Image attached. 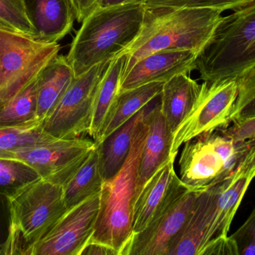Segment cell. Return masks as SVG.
<instances>
[{
  "instance_id": "obj_24",
  "label": "cell",
  "mask_w": 255,
  "mask_h": 255,
  "mask_svg": "<svg viewBox=\"0 0 255 255\" xmlns=\"http://www.w3.org/2000/svg\"><path fill=\"white\" fill-rule=\"evenodd\" d=\"M163 83L164 82H151L131 89L121 91L117 98L113 115L105 130L102 141L160 94Z\"/></svg>"
},
{
  "instance_id": "obj_14",
  "label": "cell",
  "mask_w": 255,
  "mask_h": 255,
  "mask_svg": "<svg viewBox=\"0 0 255 255\" xmlns=\"http://www.w3.org/2000/svg\"><path fill=\"white\" fill-rule=\"evenodd\" d=\"M198 52L193 50H160L145 55L124 73L120 92L151 82H166L180 73L196 69Z\"/></svg>"
},
{
  "instance_id": "obj_6",
  "label": "cell",
  "mask_w": 255,
  "mask_h": 255,
  "mask_svg": "<svg viewBox=\"0 0 255 255\" xmlns=\"http://www.w3.org/2000/svg\"><path fill=\"white\" fill-rule=\"evenodd\" d=\"M254 141L237 140L222 129L202 133L183 145L179 178L189 190H202L233 173Z\"/></svg>"
},
{
  "instance_id": "obj_31",
  "label": "cell",
  "mask_w": 255,
  "mask_h": 255,
  "mask_svg": "<svg viewBox=\"0 0 255 255\" xmlns=\"http://www.w3.org/2000/svg\"><path fill=\"white\" fill-rule=\"evenodd\" d=\"M239 255H255V208L246 223L232 235Z\"/></svg>"
},
{
  "instance_id": "obj_15",
  "label": "cell",
  "mask_w": 255,
  "mask_h": 255,
  "mask_svg": "<svg viewBox=\"0 0 255 255\" xmlns=\"http://www.w3.org/2000/svg\"><path fill=\"white\" fill-rule=\"evenodd\" d=\"M145 121L147 134L139 160L135 199L157 170L176 158L171 156L172 133L160 109V94L150 103Z\"/></svg>"
},
{
  "instance_id": "obj_16",
  "label": "cell",
  "mask_w": 255,
  "mask_h": 255,
  "mask_svg": "<svg viewBox=\"0 0 255 255\" xmlns=\"http://www.w3.org/2000/svg\"><path fill=\"white\" fill-rule=\"evenodd\" d=\"M255 178V140L233 173L220 183L217 215L211 231V241L228 236L232 220Z\"/></svg>"
},
{
  "instance_id": "obj_8",
  "label": "cell",
  "mask_w": 255,
  "mask_h": 255,
  "mask_svg": "<svg viewBox=\"0 0 255 255\" xmlns=\"http://www.w3.org/2000/svg\"><path fill=\"white\" fill-rule=\"evenodd\" d=\"M112 61L97 64L75 77L52 113L43 121V128L46 133L58 139L88 134L97 91Z\"/></svg>"
},
{
  "instance_id": "obj_29",
  "label": "cell",
  "mask_w": 255,
  "mask_h": 255,
  "mask_svg": "<svg viewBox=\"0 0 255 255\" xmlns=\"http://www.w3.org/2000/svg\"><path fill=\"white\" fill-rule=\"evenodd\" d=\"M0 28L35 37L24 0H0Z\"/></svg>"
},
{
  "instance_id": "obj_22",
  "label": "cell",
  "mask_w": 255,
  "mask_h": 255,
  "mask_svg": "<svg viewBox=\"0 0 255 255\" xmlns=\"http://www.w3.org/2000/svg\"><path fill=\"white\" fill-rule=\"evenodd\" d=\"M150 103L97 144L100 171L104 181L113 178L124 166L130 152L136 127L145 116Z\"/></svg>"
},
{
  "instance_id": "obj_25",
  "label": "cell",
  "mask_w": 255,
  "mask_h": 255,
  "mask_svg": "<svg viewBox=\"0 0 255 255\" xmlns=\"http://www.w3.org/2000/svg\"><path fill=\"white\" fill-rule=\"evenodd\" d=\"M37 78L0 106V127L20 125L38 120L37 118Z\"/></svg>"
},
{
  "instance_id": "obj_13",
  "label": "cell",
  "mask_w": 255,
  "mask_h": 255,
  "mask_svg": "<svg viewBox=\"0 0 255 255\" xmlns=\"http://www.w3.org/2000/svg\"><path fill=\"white\" fill-rule=\"evenodd\" d=\"M175 159H171L157 170L135 199L132 211L133 235L145 230L187 190L175 172Z\"/></svg>"
},
{
  "instance_id": "obj_5",
  "label": "cell",
  "mask_w": 255,
  "mask_h": 255,
  "mask_svg": "<svg viewBox=\"0 0 255 255\" xmlns=\"http://www.w3.org/2000/svg\"><path fill=\"white\" fill-rule=\"evenodd\" d=\"M10 200V228L4 255H33L40 240L67 211L63 187L40 178Z\"/></svg>"
},
{
  "instance_id": "obj_9",
  "label": "cell",
  "mask_w": 255,
  "mask_h": 255,
  "mask_svg": "<svg viewBox=\"0 0 255 255\" xmlns=\"http://www.w3.org/2000/svg\"><path fill=\"white\" fill-rule=\"evenodd\" d=\"M238 93L237 79L204 82L191 112L172 133L171 156L176 157L180 148L196 136L229 127Z\"/></svg>"
},
{
  "instance_id": "obj_30",
  "label": "cell",
  "mask_w": 255,
  "mask_h": 255,
  "mask_svg": "<svg viewBox=\"0 0 255 255\" xmlns=\"http://www.w3.org/2000/svg\"><path fill=\"white\" fill-rule=\"evenodd\" d=\"M255 0H146L145 7L172 8H214L221 11L237 10L246 7Z\"/></svg>"
},
{
  "instance_id": "obj_19",
  "label": "cell",
  "mask_w": 255,
  "mask_h": 255,
  "mask_svg": "<svg viewBox=\"0 0 255 255\" xmlns=\"http://www.w3.org/2000/svg\"><path fill=\"white\" fill-rule=\"evenodd\" d=\"M202 91V85L180 73L163 83L160 109L172 133L190 113Z\"/></svg>"
},
{
  "instance_id": "obj_28",
  "label": "cell",
  "mask_w": 255,
  "mask_h": 255,
  "mask_svg": "<svg viewBox=\"0 0 255 255\" xmlns=\"http://www.w3.org/2000/svg\"><path fill=\"white\" fill-rule=\"evenodd\" d=\"M238 93L230 124L255 117V66L238 78Z\"/></svg>"
},
{
  "instance_id": "obj_37",
  "label": "cell",
  "mask_w": 255,
  "mask_h": 255,
  "mask_svg": "<svg viewBox=\"0 0 255 255\" xmlns=\"http://www.w3.org/2000/svg\"><path fill=\"white\" fill-rule=\"evenodd\" d=\"M146 0H98V7H106L127 4H144Z\"/></svg>"
},
{
  "instance_id": "obj_36",
  "label": "cell",
  "mask_w": 255,
  "mask_h": 255,
  "mask_svg": "<svg viewBox=\"0 0 255 255\" xmlns=\"http://www.w3.org/2000/svg\"><path fill=\"white\" fill-rule=\"evenodd\" d=\"M81 255H118L111 247L95 242H89Z\"/></svg>"
},
{
  "instance_id": "obj_4",
  "label": "cell",
  "mask_w": 255,
  "mask_h": 255,
  "mask_svg": "<svg viewBox=\"0 0 255 255\" xmlns=\"http://www.w3.org/2000/svg\"><path fill=\"white\" fill-rule=\"evenodd\" d=\"M145 116L136 127L130 152L122 169L103 183L100 212L90 241L111 247L118 255H122L133 236L132 211L139 160L147 134Z\"/></svg>"
},
{
  "instance_id": "obj_7",
  "label": "cell",
  "mask_w": 255,
  "mask_h": 255,
  "mask_svg": "<svg viewBox=\"0 0 255 255\" xmlns=\"http://www.w3.org/2000/svg\"><path fill=\"white\" fill-rule=\"evenodd\" d=\"M60 49L58 43L0 28V106L34 82Z\"/></svg>"
},
{
  "instance_id": "obj_26",
  "label": "cell",
  "mask_w": 255,
  "mask_h": 255,
  "mask_svg": "<svg viewBox=\"0 0 255 255\" xmlns=\"http://www.w3.org/2000/svg\"><path fill=\"white\" fill-rule=\"evenodd\" d=\"M55 139L58 138L46 133L43 123L38 120L20 125L0 127V157L7 151L46 143Z\"/></svg>"
},
{
  "instance_id": "obj_20",
  "label": "cell",
  "mask_w": 255,
  "mask_h": 255,
  "mask_svg": "<svg viewBox=\"0 0 255 255\" xmlns=\"http://www.w3.org/2000/svg\"><path fill=\"white\" fill-rule=\"evenodd\" d=\"M75 79L67 57L55 56L39 75L37 82V118H48Z\"/></svg>"
},
{
  "instance_id": "obj_2",
  "label": "cell",
  "mask_w": 255,
  "mask_h": 255,
  "mask_svg": "<svg viewBox=\"0 0 255 255\" xmlns=\"http://www.w3.org/2000/svg\"><path fill=\"white\" fill-rule=\"evenodd\" d=\"M223 11L214 8L145 7L142 29L126 53L125 72L148 54L160 50L199 53L211 39Z\"/></svg>"
},
{
  "instance_id": "obj_27",
  "label": "cell",
  "mask_w": 255,
  "mask_h": 255,
  "mask_svg": "<svg viewBox=\"0 0 255 255\" xmlns=\"http://www.w3.org/2000/svg\"><path fill=\"white\" fill-rule=\"evenodd\" d=\"M40 178L37 172L24 162L0 157V194L12 197Z\"/></svg>"
},
{
  "instance_id": "obj_23",
  "label": "cell",
  "mask_w": 255,
  "mask_h": 255,
  "mask_svg": "<svg viewBox=\"0 0 255 255\" xmlns=\"http://www.w3.org/2000/svg\"><path fill=\"white\" fill-rule=\"evenodd\" d=\"M103 183L98 149L96 145L85 163L63 186V197L67 209L101 191Z\"/></svg>"
},
{
  "instance_id": "obj_34",
  "label": "cell",
  "mask_w": 255,
  "mask_h": 255,
  "mask_svg": "<svg viewBox=\"0 0 255 255\" xmlns=\"http://www.w3.org/2000/svg\"><path fill=\"white\" fill-rule=\"evenodd\" d=\"M10 200L7 196L0 194V255H4L10 228Z\"/></svg>"
},
{
  "instance_id": "obj_10",
  "label": "cell",
  "mask_w": 255,
  "mask_h": 255,
  "mask_svg": "<svg viewBox=\"0 0 255 255\" xmlns=\"http://www.w3.org/2000/svg\"><path fill=\"white\" fill-rule=\"evenodd\" d=\"M96 145L94 140L87 138L55 139L7 151L0 157L21 160L33 168L40 178L63 187L85 163Z\"/></svg>"
},
{
  "instance_id": "obj_1",
  "label": "cell",
  "mask_w": 255,
  "mask_h": 255,
  "mask_svg": "<svg viewBox=\"0 0 255 255\" xmlns=\"http://www.w3.org/2000/svg\"><path fill=\"white\" fill-rule=\"evenodd\" d=\"M145 11L142 4L97 7L82 22L66 56L75 77L126 53L140 33Z\"/></svg>"
},
{
  "instance_id": "obj_3",
  "label": "cell",
  "mask_w": 255,
  "mask_h": 255,
  "mask_svg": "<svg viewBox=\"0 0 255 255\" xmlns=\"http://www.w3.org/2000/svg\"><path fill=\"white\" fill-rule=\"evenodd\" d=\"M204 82L238 79L255 66V1L223 16L196 58Z\"/></svg>"
},
{
  "instance_id": "obj_33",
  "label": "cell",
  "mask_w": 255,
  "mask_h": 255,
  "mask_svg": "<svg viewBox=\"0 0 255 255\" xmlns=\"http://www.w3.org/2000/svg\"><path fill=\"white\" fill-rule=\"evenodd\" d=\"M222 130L237 140H255V117L241 122L234 123Z\"/></svg>"
},
{
  "instance_id": "obj_18",
  "label": "cell",
  "mask_w": 255,
  "mask_h": 255,
  "mask_svg": "<svg viewBox=\"0 0 255 255\" xmlns=\"http://www.w3.org/2000/svg\"><path fill=\"white\" fill-rule=\"evenodd\" d=\"M27 17L35 33L34 38L58 43L73 28L76 19L71 0H24Z\"/></svg>"
},
{
  "instance_id": "obj_32",
  "label": "cell",
  "mask_w": 255,
  "mask_h": 255,
  "mask_svg": "<svg viewBox=\"0 0 255 255\" xmlns=\"http://www.w3.org/2000/svg\"><path fill=\"white\" fill-rule=\"evenodd\" d=\"M199 255H239V253L233 238L223 236L210 241Z\"/></svg>"
},
{
  "instance_id": "obj_12",
  "label": "cell",
  "mask_w": 255,
  "mask_h": 255,
  "mask_svg": "<svg viewBox=\"0 0 255 255\" xmlns=\"http://www.w3.org/2000/svg\"><path fill=\"white\" fill-rule=\"evenodd\" d=\"M202 191L187 189L145 230L133 235L122 255H169L191 217Z\"/></svg>"
},
{
  "instance_id": "obj_35",
  "label": "cell",
  "mask_w": 255,
  "mask_h": 255,
  "mask_svg": "<svg viewBox=\"0 0 255 255\" xmlns=\"http://www.w3.org/2000/svg\"><path fill=\"white\" fill-rule=\"evenodd\" d=\"M76 11V19L83 21L98 7V0H71Z\"/></svg>"
},
{
  "instance_id": "obj_11",
  "label": "cell",
  "mask_w": 255,
  "mask_h": 255,
  "mask_svg": "<svg viewBox=\"0 0 255 255\" xmlns=\"http://www.w3.org/2000/svg\"><path fill=\"white\" fill-rule=\"evenodd\" d=\"M100 193L67 210L40 240L33 255H82L95 231L100 212Z\"/></svg>"
},
{
  "instance_id": "obj_17",
  "label": "cell",
  "mask_w": 255,
  "mask_h": 255,
  "mask_svg": "<svg viewBox=\"0 0 255 255\" xmlns=\"http://www.w3.org/2000/svg\"><path fill=\"white\" fill-rule=\"evenodd\" d=\"M220 183L201 192L191 217L169 255H199L211 241V231L217 215Z\"/></svg>"
},
{
  "instance_id": "obj_21",
  "label": "cell",
  "mask_w": 255,
  "mask_h": 255,
  "mask_svg": "<svg viewBox=\"0 0 255 255\" xmlns=\"http://www.w3.org/2000/svg\"><path fill=\"white\" fill-rule=\"evenodd\" d=\"M127 61V53L115 58L99 86L88 133L97 145L101 142L105 130L113 115Z\"/></svg>"
}]
</instances>
